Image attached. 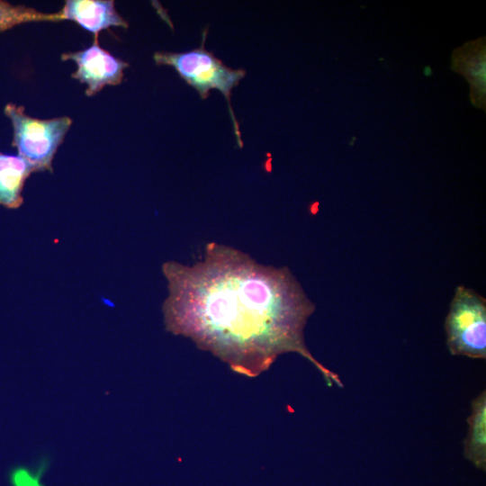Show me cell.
<instances>
[{
	"instance_id": "obj_1",
	"label": "cell",
	"mask_w": 486,
	"mask_h": 486,
	"mask_svg": "<svg viewBox=\"0 0 486 486\" xmlns=\"http://www.w3.org/2000/svg\"><path fill=\"white\" fill-rule=\"evenodd\" d=\"M163 304L166 328L190 338L237 373L256 376L278 356L294 352L309 360L328 385L339 377L305 346L303 330L315 305L286 267L256 262L230 247L212 243L194 266L166 262Z\"/></svg>"
},
{
	"instance_id": "obj_2",
	"label": "cell",
	"mask_w": 486,
	"mask_h": 486,
	"mask_svg": "<svg viewBox=\"0 0 486 486\" xmlns=\"http://www.w3.org/2000/svg\"><path fill=\"white\" fill-rule=\"evenodd\" d=\"M10 120L14 136L12 146L33 172H52V160L63 142L72 120L68 116L38 119L29 116L22 105L9 103L4 109Z\"/></svg>"
},
{
	"instance_id": "obj_3",
	"label": "cell",
	"mask_w": 486,
	"mask_h": 486,
	"mask_svg": "<svg viewBox=\"0 0 486 486\" xmlns=\"http://www.w3.org/2000/svg\"><path fill=\"white\" fill-rule=\"evenodd\" d=\"M153 58L158 65L173 67L202 98L208 97L212 89L219 90L227 99L235 134L242 146L238 124L230 106V94L232 88L245 76V70L228 68L202 45L185 52H155Z\"/></svg>"
},
{
	"instance_id": "obj_4",
	"label": "cell",
	"mask_w": 486,
	"mask_h": 486,
	"mask_svg": "<svg viewBox=\"0 0 486 486\" xmlns=\"http://www.w3.org/2000/svg\"><path fill=\"white\" fill-rule=\"evenodd\" d=\"M446 345L451 355L486 358V301L459 285L446 318Z\"/></svg>"
},
{
	"instance_id": "obj_5",
	"label": "cell",
	"mask_w": 486,
	"mask_h": 486,
	"mask_svg": "<svg viewBox=\"0 0 486 486\" xmlns=\"http://www.w3.org/2000/svg\"><path fill=\"white\" fill-rule=\"evenodd\" d=\"M63 61L71 60L76 65V70L71 76L81 84L86 85V94L93 96L105 86L119 85L124 76V69L129 64L114 57L99 45L98 36L88 48L61 54Z\"/></svg>"
},
{
	"instance_id": "obj_6",
	"label": "cell",
	"mask_w": 486,
	"mask_h": 486,
	"mask_svg": "<svg viewBox=\"0 0 486 486\" xmlns=\"http://www.w3.org/2000/svg\"><path fill=\"white\" fill-rule=\"evenodd\" d=\"M59 13L63 20L76 22L94 36L109 27L128 28L111 0H67Z\"/></svg>"
},
{
	"instance_id": "obj_7",
	"label": "cell",
	"mask_w": 486,
	"mask_h": 486,
	"mask_svg": "<svg viewBox=\"0 0 486 486\" xmlns=\"http://www.w3.org/2000/svg\"><path fill=\"white\" fill-rule=\"evenodd\" d=\"M32 172L31 166L20 156L0 152V205L17 209L22 204V191Z\"/></svg>"
},
{
	"instance_id": "obj_8",
	"label": "cell",
	"mask_w": 486,
	"mask_h": 486,
	"mask_svg": "<svg viewBox=\"0 0 486 486\" xmlns=\"http://www.w3.org/2000/svg\"><path fill=\"white\" fill-rule=\"evenodd\" d=\"M468 433L464 440L465 458L477 468L486 467V392L485 390L472 402V411L467 418Z\"/></svg>"
},
{
	"instance_id": "obj_9",
	"label": "cell",
	"mask_w": 486,
	"mask_h": 486,
	"mask_svg": "<svg viewBox=\"0 0 486 486\" xmlns=\"http://www.w3.org/2000/svg\"><path fill=\"white\" fill-rule=\"evenodd\" d=\"M63 21L59 12L47 14L22 4L0 1V32L31 22Z\"/></svg>"
},
{
	"instance_id": "obj_10",
	"label": "cell",
	"mask_w": 486,
	"mask_h": 486,
	"mask_svg": "<svg viewBox=\"0 0 486 486\" xmlns=\"http://www.w3.org/2000/svg\"><path fill=\"white\" fill-rule=\"evenodd\" d=\"M16 486H40L37 480L30 476L25 471H18L14 474Z\"/></svg>"
},
{
	"instance_id": "obj_11",
	"label": "cell",
	"mask_w": 486,
	"mask_h": 486,
	"mask_svg": "<svg viewBox=\"0 0 486 486\" xmlns=\"http://www.w3.org/2000/svg\"><path fill=\"white\" fill-rule=\"evenodd\" d=\"M423 73L426 76H430L433 74L431 68L428 66L424 68Z\"/></svg>"
}]
</instances>
